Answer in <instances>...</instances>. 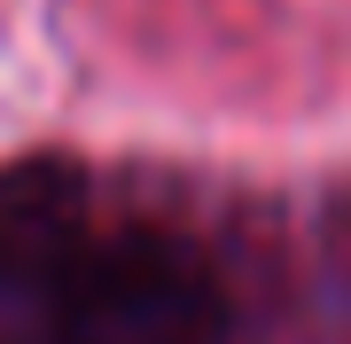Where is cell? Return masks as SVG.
<instances>
[{
    "label": "cell",
    "mask_w": 351,
    "mask_h": 344,
    "mask_svg": "<svg viewBox=\"0 0 351 344\" xmlns=\"http://www.w3.org/2000/svg\"><path fill=\"white\" fill-rule=\"evenodd\" d=\"M39 329L47 344H226V290L172 235L78 227L39 282Z\"/></svg>",
    "instance_id": "6da1fadb"
}]
</instances>
